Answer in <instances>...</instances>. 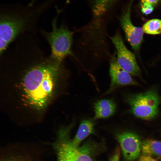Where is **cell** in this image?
<instances>
[{"instance_id":"d6986e66","label":"cell","mask_w":161,"mask_h":161,"mask_svg":"<svg viewBox=\"0 0 161 161\" xmlns=\"http://www.w3.org/2000/svg\"><path fill=\"white\" fill-rule=\"evenodd\" d=\"M159 0H141V4L144 3L149 4L153 7L156 4Z\"/></svg>"},{"instance_id":"52a82bcc","label":"cell","mask_w":161,"mask_h":161,"mask_svg":"<svg viewBox=\"0 0 161 161\" xmlns=\"http://www.w3.org/2000/svg\"><path fill=\"white\" fill-rule=\"evenodd\" d=\"M111 40L116 50L117 60L119 66L131 75L139 76L140 70L135 55L126 47L120 35L116 33Z\"/></svg>"},{"instance_id":"7a4b0ae2","label":"cell","mask_w":161,"mask_h":161,"mask_svg":"<svg viewBox=\"0 0 161 161\" xmlns=\"http://www.w3.org/2000/svg\"><path fill=\"white\" fill-rule=\"evenodd\" d=\"M51 0H43L33 5L21 3L3 4L0 8V52L26 27L35 24L52 6Z\"/></svg>"},{"instance_id":"4fadbf2b","label":"cell","mask_w":161,"mask_h":161,"mask_svg":"<svg viewBox=\"0 0 161 161\" xmlns=\"http://www.w3.org/2000/svg\"><path fill=\"white\" fill-rule=\"evenodd\" d=\"M142 154L153 158H161V142L152 139H146L141 143Z\"/></svg>"},{"instance_id":"9c48e42d","label":"cell","mask_w":161,"mask_h":161,"mask_svg":"<svg viewBox=\"0 0 161 161\" xmlns=\"http://www.w3.org/2000/svg\"><path fill=\"white\" fill-rule=\"evenodd\" d=\"M130 6L122 15L120 19L121 26L126 38L132 48L138 50L143 40V31L140 27L134 26L130 19Z\"/></svg>"},{"instance_id":"2e32d148","label":"cell","mask_w":161,"mask_h":161,"mask_svg":"<svg viewBox=\"0 0 161 161\" xmlns=\"http://www.w3.org/2000/svg\"><path fill=\"white\" fill-rule=\"evenodd\" d=\"M154 9V7L149 4L144 3L141 4V11L145 14H150L152 12Z\"/></svg>"},{"instance_id":"8992f818","label":"cell","mask_w":161,"mask_h":161,"mask_svg":"<svg viewBox=\"0 0 161 161\" xmlns=\"http://www.w3.org/2000/svg\"><path fill=\"white\" fill-rule=\"evenodd\" d=\"M42 151L35 145L14 143L1 149L0 161H43Z\"/></svg>"},{"instance_id":"6da1fadb","label":"cell","mask_w":161,"mask_h":161,"mask_svg":"<svg viewBox=\"0 0 161 161\" xmlns=\"http://www.w3.org/2000/svg\"><path fill=\"white\" fill-rule=\"evenodd\" d=\"M25 59L26 71L23 78L24 96L32 107L44 109L52 97L56 80L60 73L61 62L42 56Z\"/></svg>"},{"instance_id":"3957f363","label":"cell","mask_w":161,"mask_h":161,"mask_svg":"<svg viewBox=\"0 0 161 161\" xmlns=\"http://www.w3.org/2000/svg\"><path fill=\"white\" fill-rule=\"evenodd\" d=\"M75 123L61 129L53 143L57 161H95L98 144L88 141L80 146H76L71 143L69 133Z\"/></svg>"},{"instance_id":"ba28073f","label":"cell","mask_w":161,"mask_h":161,"mask_svg":"<svg viewBox=\"0 0 161 161\" xmlns=\"http://www.w3.org/2000/svg\"><path fill=\"white\" fill-rule=\"evenodd\" d=\"M116 137L120 144L125 160L132 161L139 157L141 142L137 134L125 131L117 134Z\"/></svg>"},{"instance_id":"5b68a950","label":"cell","mask_w":161,"mask_h":161,"mask_svg":"<svg viewBox=\"0 0 161 161\" xmlns=\"http://www.w3.org/2000/svg\"><path fill=\"white\" fill-rule=\"evenodd\" d=\"M56 17L53 21L52 30L44 34L50 45L51 57L61 62L66 57L71 54L73 33L64 26L57 27Z\"/></svg>"},{"instance_id":"9a60e30c","label":"cell","mask_w":161,"mask_h":161,"mask_svg":"<svg viewBox=\"0 0 161 161\" xmlns=\"http://www.w3.org/2000/svg\"><path fill=\"white\" fill-rule=\"evenodd\" d=\"M114 0H94L93 12L96 17L101 16Z\"/></svg>"},{"instance_id":"5bb4252c","label":"cell","mask_w":161,"mask_h":161,"mask_svg":"<svg viewBox=\"0 0 161 161\" xmlns=\"http://www.w3.org/2000/svg\"><path fill=\"white\" fill-rule=\"evenodd\" d=\"M143 32L149 34L156 35L161 33V20L157 19L150 20L143 27Z\"/></svg>"},{"instance_id":"7c38bea8","label":"cell","mask_w":161,"mask_h":161,"mask_svg":"<svg viewBox=\"0 0 161 161\" xmlns=\"http://www.w3.org/2000/svg\"><path fill=\"white\" fill-rule=\"evenodd\" d=\"M95 123L92 121L85 120L82 121L74 137L71 142L75 146H79L81 142L89 135L95 133Z\"/></svg>"},{"instance_id":"8fae6325","label":"cell","mask_w":161,"mask_h":161,"mask_svg":"<svg viewBox=\"0 0 161 161\" xmlns=\"http://www.w3.org/2000/svg\"><path fill=\"white\" fill-rule=\"evenodd\" d=\"M116 108V104L112 99L98 100L94 104L95 114L93 119L108 118L114 114Z\"/></svg>"},{"instance_id":"30bf717a","label":"cell","mask_w":161,"mask_h":161,"mask_svg":"<svg viewBox=\"0 0 161 161\" xmlns=\"http://www.w3.org/2000/svg\"><path fill=\"white\" fill-rule=\"evenodd\" d=\"M110 65L109 73L111 81L110 88L107 93L111 92L118 86L138 85L131 74L119 66L115 57L112 58Z\"/></svg>"},{"instance_id":"ac0fdd59","label":"cell","mask_w":161,"mask_h":161,"mask_svg":"<svg viewBox=\"0 0 161 161\" xmlns=\"http://www.w3.org/2000/svg\"><path fill=\"white\" fill-rule=\"evenodd\" d=\"M138 161H159L149 155L142 154Z\"/></svg>"},{"instance_id":"277c9868","label":"cell","mask_w":161,"mask_h":161,"mask_svg":"<svg viewBox=\"0 0 161 161\" xmlns=\"http://www.w3.org/2000/svg\"><path fill=\"white\" fill-rule=\"evenodd\" d=\"M126 100L130 106L131 112L138 118L150 120L158 114L160 99L155 89L129 95Z\"/></svg>"},{"instance_id":"e0dca14e","label":"cell","mask_w":161,"mask_h":161,"mask_svg":"<svg viewBox=\"0 0 161 161\" xmlns=\"http://www.w3.org/2000/svg\"><path fill=\"white\" fill-rule=\"evenodd\" d=\"M120 151L118 148H117L113 155L110 157L109 161H120Z\"/></svg>"}]
</instances>
